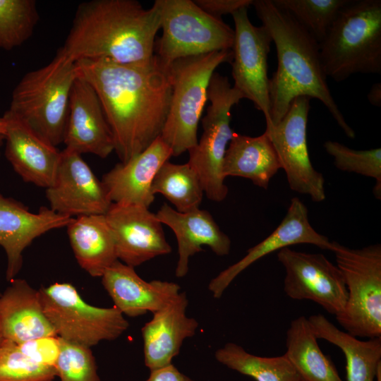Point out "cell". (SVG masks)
<instances>
[{"mask_svg": "<svg viewBox=\"0 0 381 381\" xmlns=\"http://www.w3.org/2000/svg\"><path fill=\"white\" fill-rule=\"evenodd\" d=\"M242 99L243 96L231 85L226 76L214 73L207 90L210 104L202 119V135L188 151V164L197 173L204 193L214 202L223 201L228 194L222 166L234 133L230 126L231 111Z\"/></svg>", "mask_w": 381, "mask_h": 381, "instance_id": "9c48e42d", "label": "cell"}, {"mask_svg": "<svg viewBox=\"0 0 381 381\" xmlns=\"http://www.w3.org/2000/svg\"><path fill=\"white\" fill-rule=\"evenodd\" d=\"M63 143L80 155L106 158L114 151V143L100 101L93 87L81 76L73 85Z\"/></svg>", "mask_w": 381, "mask_h": 381, "instance_id": "e0dca14e", "label": "cell"}, {"mask_svg": "<svg viewBox=\"0 0 381 381\" xmlns=\"http://www.w3.org/2000/svg\"><path fill=\"white\" fill-rule=\"evenodd\" d=\"M171 156L170 148L158 137L128 162L116 164L101 180L109 200L149 208L155 200L151 189L153 179Z\"/></svg>", "mask_w": 381, "mask_h": 381, "instance_id": "ffe728a7", "label": "cell"}, {"mask_svg": "<svg viewBox=\"0 0 381 381\" xmlns=\"http://www.w3.org/2000/svg\"><path fill=\"white\" fill-rule=\"evenodd\" d=\"M151 189L154 195H164L179 212L199 208L204 194L197 173L188 162L176 164L169 160L157 172Z\"/></svg>", "mask_w": 381, "mask_h": 381, "instance_id": "f546056e", "label": "cell"}, {"mask_svg": "<svg viewBox=\"0 0 381 381\" xmlns=\"http://www.w3.org/2000/svg\"><path fill=\"white\" fill-rule=\"evenodd\" d=\"M277 259L285 269L287 296L312 301L335 316L343 310L348 296L343 275L323 254L286 247L278 251Z\"/></svg>", "mask_w": 381, "mask_h": 381, "instance_id": "4fadbf2b", "label": "cell"}, {"mask_svg": "<svg viewBox=\"0 0 381 381\" xmlns=\"http://www.w3.org/2000/svg\"><path fill=\"white\" fill-rule=\"evenodd\" d=\"M3 117L6 159L24 181L47 188L54 181L61 151L8 110Z\"/></svg>", "mask_w": 381, "mask_h": 381, "instance_id": "d6986e66", "label": "cell"}, {"mask_svg": "<svg viewBox=\"0 0 381 381\" xmlns=\"http://www.w3.org/2000/svg\"><path fill=\"white\" fill-rule=\"evenodd\" d=\"M156 216L176 235L179 254L175 271L177 277L181 278L187 274L190 258L202 251V246H209L219 256L229 254L231 239L220 229L208 211L196 208L179 212L164 203Z\"/></svg>", "mask_w": 381, "mask_h": 381, "instance_id": "603a6c76", "label": "cell"}, {"mask_svg": "<svg viewBox=\"0 0 381 381\" xmlns=\"http://www.w3.org/2000/svg\"><path fill=\"white\" fill-rule=\"evenodd\" d=\"M44 312L57 337L91 347L119 337L129 327L115 307L100 308L86 303L68 283H54L39 290Z\"/></svg>", "mask_w": 381, "mask_h": 381, "instance_id": "30bf717a", "label": "cell"}, {"mask_svg": "<svg viewBox=\"0 0 381 381\" xmlns=\"http://www.w3.org/2000/svg\"><path fill=\"white\" fill-rule=\"evenodd\" d=\"M186 293L179 292L142 327L145 365L153 370L171 364L183 341L195 335L198 321L188 317Z\"/></svg>", "mask_w": 381, "mask_h": 381, "instance_id": "44dd1931", "label": "cell"}, {"mask_svg": "<svg viewBox=\"0 0 381 381\" xmlns=\"http://www.w3.org/2000/svg\"><path fill=\"white\" fill-rule=\"evenodd\" d=\"M332 242L348 294L337 322L356 337H381V245L353 249Z\"/></svg>", "mask_w": 381, "mask_h": 381, "instance_id": "52a82bcc", "label": "cell"}, {"mask_svg": "<svg viewBox=\"0 0 381 381\" xmlns=\"http://www.w3.org/2000/svg\"><path fill=\"white\" fill-rule=\"evenodd\" d=\"M231 49L179 59L167 67L171 94L160 138L172 156L188 152L198 144V128L207 100L210 80L223 63H231Z\"/></svg>", "mask_w": 381, "mask_h": 381, "instance_id": "8992f818", "label": "cell"}, {"mask_svg": "<svg viewBox=\"0 0 381 381\" xmlns=\"http://www.w3.org/2000/svg\"><path fill=\"white\" fill-rule=\"evenodd\" d=\"M56 376L55 368L32 360L15 342L4 339L0 345V381H52Z\"/></svg>", "mask_w": 381, "mask_h": 381, "instance_id": "836d02e7", "label": "cell"}, {"mask_svg": "<svg viewBox=\"0 0 381 381\" xmlns=\"http://www.w3.org/2000/svg\"><path fill=\"white\" fill-rule=\"evenodd\" d=\"M75 259L93 277L103 275L118 258L112 231L104 215L73 218L66 226Z\"/></svg>", "mask_w": 381, "mask_h": 381, "instance_id": "484cf974", "label": "cell"}, {"mask_svg": "<svg viewBox=\"0 0 381 381\" xmlns=\"http://www.w3.org/2000/svg\"><path fill=\"white\" fill-rule=\"evenodd\" d=\"M73 218L42 207L38 212L29 211L20 202L0 193V246L7 257L6 277L12 281L23 265V252L41 235L66 227Z\"/></svg>", "mask_w": 381, "mask_h": 381, "instance_id": "ac0fdd59", "label": "cell"}, {"mask_svg": "<svg viewBox=\"0 0 381 381\" xmlns=\"http://www.w3.org/2000/svg\"><path fill=\"white\" fill-rule=\"evenodd\" d=\"M4 135L0 134V150L4 143ZM0 155H1V152H0Z\"/></svg>", "mask_w": 381, "mask_h": 381, "instance_id": "b9f144b4", "label": "cell"}, {"mask_svg": "<svg viewBox=\"0 0 381 381\" xmlns=\"http://www.w3.org/2000/svg\"><path fill=\"white\" fill-rule=\"evenodd\" d=\"M300 243L331 251L333 248V242L311 226L307 207L299 198H293L285 217L274 231L213 278L209 283V291L214 298H220L234 279L253 263L274 251Z\"/></svg>", "mask_w": 381, "mask_h": 381, "instance_id": "2e32d148", "label": "cell"}, {"mask_svg": "<svg viewBox=\"0 0 381 381\" xmlns=\"http://www.w3.org/2000/svg\"><path fill=\"white\" fill-rule=\"evenodd\" d=\"M4 339V337L3 336V333H2V330H1V324H0V345L3 342Z\"/></svg>", "mask_w": 381, "mask_h": 381, "instance_id": "7bdbcfd3", "label": "cell"}, {"mask_svg": "<svg viewBox=\"0 0 381 381\" xmlns=\"http://www.w3.org/2000/svg\"><path fill=\"white\" fill-rule=\"evenodd\" d=\"M308 320L317 339L330 342L344 353L347 381H375L381 365V337L361 340L339 329L322 314Z\"/></svg>", "mask_w": 381, "mask_h": 381, "instance_id": "4316f807", "label": "cell"}, {"mask_svg": "<svg viewBox=\"0 0 381 381\" xmlns=\"http://www.w3.org/2000/svg\"><path fill=\"white\" fill-rule=\"evenodd\" d=\"M368 99L370 103L375 107L381 106V83L374 84L368 94Z\"/></svg>", "mask_w": 381, "mask_h": 381, "instance_id": "f35d334b", "label": "cell"}, {"mask_svg": "<svg viewBox=\"0 0 381 381\" xmlns=\"http://www.w3.org/2000/svg\"><path fill=\"white\" fill-rule=\"evenodd\" d=\"M1 294L0 293V296H1Z\"/></svg>", "mask_w": 381, "mask_h": 381, "instance_id": "ee69618b", "label": "cell"}, {"mask_svg": "<svg viewBox=\"0 0 381 381\" xmlns=\"http://www.w3.org/2000/svg\"><path fill=\"white\" fill-rule=\"evenodd\" d=\"M0 296V324L4 339L21 344L57 337L47 318L39 290L25 280L14 279Z\"/></svg>", "mask_w": 381, "mask_h": 381, "instance_id": "cb8c5ba5", "label": "cell"}, {"mask_svg": "<svg viewBox=\"0 0 381 381\" xmlns=\"http://www.w3.org/2000/svg\"><path fill=\"white\" fill-rule=\"evenodd\" d=\"M50 209L59 214L104 215L112 203L81 155L64 149L52 183L46 188Z\"/></svg>", "mask_w": 381, "mask_h": 381, "instance_id": "5bb4252c", "label": "cell"}, {"mask_svg": "<svg viewBox=\"0 0 381 381\" xmlns=\"http://www.w3.org/2000/svg\"><path fill=\"white\" fill-rule=\"evenodd\" d=\"M39 20L34 0H0V48L11 50L25 43Z\"/></svg>", "mask_w": 381, "mask_h": 381, "instance_id": "4dcf8cb0", "label": "cell"}, {"mask_svg": "<svg viewBox=\"0 0 381 381\" xmlns=\"http://www.w3.org/2000/svg\"><path fill=\"white\" fill-rule=\"evenodd\" d=\"M252 5L262 25L270 32L277 51V68L269 85L272 127L282 120L294 99L308 97L320 101L345 135L353 139L356 133L329 89L319 43L272 0H254Z\"/></svg>", "mask_w": 381, "mask_h": 381, "instance_id": "3957f363", "label": "cell"}, {"mask_svg": "<svg viewBox=\"0 0 381 381\" xmlns=\"http://www.w3.org/2000/svg\"><path fill=\"white\" fill-rule=\"evenodd\" d=\"M280 169L279 157L265 131L256 137L234 133L223 162L225 179L240 176L267 189L271 179Z\"/></svg>", "mask_w": 381, "mask_h": 381, "instance_id": "d4e9b609", "label": "cell"}, {"mask_svg": "<svg viewBox=\"0 0 381 381\" xmlns=\"http://www.w3.org/2000/svg\"><path fill=\"white\" fill-rule=\"evenodd\" d=\"M288 12L320 43L349 0H272Z\"/></svg>", "mask_w": 381, "mask_h": 381, "instance_id": "1f68e13d", "label": "cell"}, {"mask_svg": "<svg viewBox=\"0 0 381 381\" xmlns=\"http://www.w3.org/2000/svg\"><path fill=\"white\" fill-rule=\"evenodd\" d=\"M325 75L341 82L381 73V1L349 0L319 43Z\"/></svg>", "mask_w": 381, "mask_h": 381, "instance_id": "277c9868", "label": "cell"}, {"mask_svg": "<svg viewBox=\"0 0 381 381\" xmlns=\"http://www.w3.org/2000/svg\"><path fill=\"white\" fill-rule=\"evenodd\" d=\"M104 216L121 262L135 267L171 252L162 224L149 208L111 203Z\"/></svg>", "mask_w": 381, "mask_h": 381, "instance_id": "9a60e30c", "label": "cell"}, {"mask_svg": "<svg viewBox=\"0 0 381 381\" xmlns=\"http://www.w3.org/2000/svg\"><path fill=\"white\" fill-rule=\"evenodd\" d=\"M146 381H194L181 373L172 363L153 370Z\"/></svg>", "mask_w": 381, "mask_h": 381, "instance_id": "74e56055", "label": "cell"}, {"mask_svg": "<svg viewBox=\"0 0 381 381\" xmlns=\"http://www.w3.org/2000/svg\"><path fill=\"white\" fill-rule=\"evenodd\" d=\"M17 344L20 351L32 360L56 368L60 353L58 337H42Z\"/></svg>", "mask_w": 381, "mask_h": 381, "instance_id": "d590c367", "label": "cell"}, {"mask_svg": "<svg viewBox=\"0 0 381 381\" xmlns=\"http://www.w3.org/2000/svg\"><path fill=\"white\" fill-rule=\"evenodd\" d=\"M214 357L221 364L256 381H304L285 353L258 356L228 342L216 351Z\"/></svg>", "mask_w": 381, "mask_h": 381, "instance_id": "f1b7e54d", "label": "cell"}, {"mask_svg": "<svg viewBox=\"0 0 381 381\" xmlns=\"http://www.w3.org/2000/svg\"><path fill=\"white\" fill-rule=\"evenodd\" d=\"M102 283L123 315L138 317L152 313L165 306L179 293L181 287L171 282L143 279L120 260L114 262L102 276Z\"/></svg>", "mask_w": 381, "mask_h": 381, "instance_id": "7402d4cb", "label": "cell"}, {"mask_svg": "<svg viewBox=\"0 0 381 381\" xmlns=\"http://www.w3.org/2000/svg\"><path fill=\"white\" fill-rule=\"evenodd\" d=\"M326 152L333 157L335 167L341 171L355 173L375 179V197L381 199V149L357 150L332 140L323 145Z\"/></svg>", "mask_w": 381, "mask_h": 381, "instance_id": "d6a6232c", "label": "cell"}, {"mask_svg": "<svg viewBox=\"0 0 381 381\" xmlns=\"http://www.w3.org/2000/svg\"><path fill=\"white\" fill-rule=\"evenodd\" d=\"M310 99L298 97L275 126L265 132L275 149L285 171L289 188L295 192L308 195L313 201L325 200V179L313 166L307 144V123Z\"/></svg>", "mask_w": 381, "mask_h": 381, "instance_id": "8fae6325", "label": "cell"}, {"mask_svg": "<svg viewBox=\"0 0 381 381\" xmlns=\"http://www.w3.org/2000/svg\"><path fill=\"white\" fill-rule=\"evenodd\" d=\"M76 64L79 75L93 87L100 101L121 163L160 136L171 87L167 68L155 55L145 64L105 59H80Z\"/></svg>", "mask_w": 381, "mask_h": 381, "instance_id": "6da1fadb", "label": "cell"}, {"mask_svg": "<svg viewBox=\"0 0 381 381\" xmlns=\"http://www.w3.org/2000/svg\"><path fill=\"white\" fill-rule=\"evenodd\" d=\"M6 131V121L3 116H0V134L4 135Z\"/></svg>", "mask_w": 381, "mask_h": 381, "instance_id": "ab89813d", "label": "cell"}, {"mask_svg": "<svg viewBox=\"0 0 381 381\" xmlns=\"http://www.w3.org/2000/svg\"><path fill=\"white\" fill-rule=\"evenodd\" d=\"M59 341L60 353L56 369L61 381H99L90 348L60 338Z\"/></svg>", "mask_w": 381, "mask_h": 381, "instance_id": "e575fe53", "label": "cell"}, {"mask_svg": "<svg viewBox=\"0 0 381 381\" xmlns=\"http://www.w3.org/2000/svg\"><path fill=\"white\" fill-rule=\"evenodd\" d=\"M231 15L234 23L231 63L234 81L233 87L262 112L266 128H269L272 127V123L267 59L272 39L265 27L252 24L247 7L241 8Z\"/></svg>", "mask_w": 381, "mask_h": 381, "instance_id": "7c38bea8", "label": "cell"}, {"mask_svg": "<svg viewBox=\"0 0 381 381\" xmlns=\"http://www.w3.org/2000/svg\"><path fill=\"white\" fill-rule=\"evenodd\" d=\"M76 61L60 48L44 66L28 72L14 87L8 111L48 143H63Z\"/></svg>", "mask_w": 381, "mask_h": 381, "instance_id": "5b68a950", "label": "cell"}, {"mask_svg": "<svg viewBox=\"0 0 381 381\" xmlns=\"http://www.w3.org/2000/svg\"><path fill=\"white\" fill-rule=\"evenodd\" d=\"M195 3L207 13L222 18L223 15L232 14L237 10L248 7L253 0H195Z\"/></svg>", "mask_w": 381, "mask_h": 381, "instance_id": "8d00e7d4", "label": "cell"}, {"mask_svg": "<svg viewBox=\"0 0 381 381\" xmlns=\"http://www.w3.org/2000/svg\"><path fill=\"white\" fill-rule=\"evenodd\" d=\"M308 318L293 320L286 334V356L304 381H343L320 349Z\"/></svg>", "mask_w": 381, "mask_h": 381, "instance_id": "83f0119b", "label": "cell"}, {"mask_svg": "<svg viewBox=\"0 0 381 381\" xmlns=\"http://www.w3.org/2000/svg\"><path fill=\"white\" fill-rule=\"evenodd\" d=\"M157 1L162 35L157 42L155 56L164 67L179 59L232 49L234 30L194 1Z\"/></svg>", "mask_w": 381, "mask_h": 381, "instance_id": "ba28073f", "label": "cell"}, {"mask_svg": "<svg viewBox=\"0 0 381 381\" xmlns=\"http://www.w3.org/2000/svg\"><path fill=\"white\" fill-rule=\"evenodd\" d=\"M375 380L376 381H381V365L378 367Z\"/></svg>", "mask_w": 381, "mask_h": 381, "instance_id": "60d3db41", "label": "cell"}, {"mask_svg": "<svg viewBox=\"0 0 381 381\" xmlns=\"http://www.w3.org/2000/svg\"><path fill=\"white\" fill-rule=\"evenodd\" d=\"M160 23L157 0L148 9L135 0L83 2L60 49L75 61L105 59L121 64H147L155 57Z\"/></svg>", "mask_w": 381, "mask_h": 381, "instance_id": "7a4b0ae2", "label": "cell"}]
</instances>
